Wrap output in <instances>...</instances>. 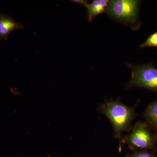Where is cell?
Segmentation results:
<instances>
[{"label": "cell", "mask_w": 157, "mask_h": 157, "mask_svg": "<svg viewBox=\"0 0 157 157\" xmlns=\"http://www.w3.org/2000/svg\"><path fill=\"white\" fill-rule=\"evenodd\" d=\"M140 2L136 0L109 1L106 13L112 19L128 26L132 30H137L140 26L138 15Z\"/></svg>", "instance_id": "2"}, {"label": "cell", "mask_w": 157, "mask_h": 157, "mask_svg": "<svg viewBox=\"0 0 157 157\" xmlns=\"http://www.w3.org/2000/svg\"><path fill=\"white\" fill-rule=\"evenodd\" d=\"M23 28L21 24L16 22L11 16L0 14V41L6 40L12 32Z\"/></svg>", "instance_id": "5"}, {"label": "cell", "mask_w": 157, "mask_h": 157, "mask_svg": "<svg viewBox=\"0 0 157 157\" xmlns=\"http://www.w3.org/2000/svg\"><path fill=\"white\" fill-rule=\"evenodd\" d=\"M146 47H154L157 48V31L151 34L140 46L141 48Z\"/></svg>", "instance_id": "8"}, {"label": "cell", "mask_w": 157, "mask_h": 157, "mask_svg": "<svg viewBox=\"0 0 157 157\" xmlns=\"http://www.w3.org/2000/svg\"><path fill=\"white\" fill-rule=\"evenodd\" d=\"M121 141L130 147L137 149L151 148L154 144V139L147 124L139 122L135 124L132 132L121 137Z\"/></svg>", "instance_id": "4"}, {"label": "cell", "mask_w": 157, "mask_h": 157, "mask_svg": "<svg viewBox=\"0 0 157 157\" xmlns=\"http://www.w3.org/2000/svg\"><path fill=\"white\" fill-rule=\"evenodd\" d=\"M99 110L111 123L115 138L121 140L124 132L132 131V122L136 116L134 107L127 106L118 99L106 101L100 106Z\"/></svg>", "instance_id": "1"}, {"label": "cell", "mask_w": 157, "mask_h": 157, "mask_svg": "<svg viewBox=\"0 0 157 157\" xmlns=\"http://www.w3.org/2000/svg\"><path fill=\"white\" fill-rule=\"evenodd\" d=\"M132 70L130 81L127 87L142 88L157 91V68L151 64H129Z\"/></svg>", "instance_id": "3"}, {"label": "cell", "mask_w": 157, "mask_h": 157, "mask_svg": "<svg viewBox=\"0 0 157 157\" xmlns=\"http://www.w3.org/2000/svg\"><path fill=\"white\" fill-rule=\"evenodd\" d=\"M109 1L94 0L87 8L88 21L91 22L98 15L106 12Z\"/></svg>", "instance_id": "6"}, {"label": "cell", "mask_w": 157, "mask_h": 157, "mask_svg": "<svg viewBox=\"0 0 157 157\" xmlns=\"http://www.w3.org/2000/svg\"><path fill=\"white\" fill-rule=\"evenodd\" d=\"M71 2L76 4H79V5H82L85 6L86 8L88 7L90 4L88 1L86 0H73V1H71Z\"/></svg>", "instance_id": "10"}, {"label": "cell", "mask_w": 157, "mask_h": 157, "mask_svg": "<svg viewBox=\"0 0 157 157\" xmlns=\"http://www.w3.org/2000/svg\"><path fill=\"white\" fill-rule=\"evenodd\" d=\"M144 117L151 126L157 129V100L149 105L144 112Z\"/></svg>", "instance_id": "7"}, {"label": "cell", "mask_w": 157, "mask_h": 157, "mask_svg": "<svg viewBox=\"0 0 157 157\" xmlns=\"http://www.w3.org/2000/svg\"><path fill=\"white\" fill-rule=\"evenodd\" d=\"M127 157H154L150 154L146 152L139 151L133 154L129 155Z\"/></svg>", "instance_id": "9"}]
</instances>
